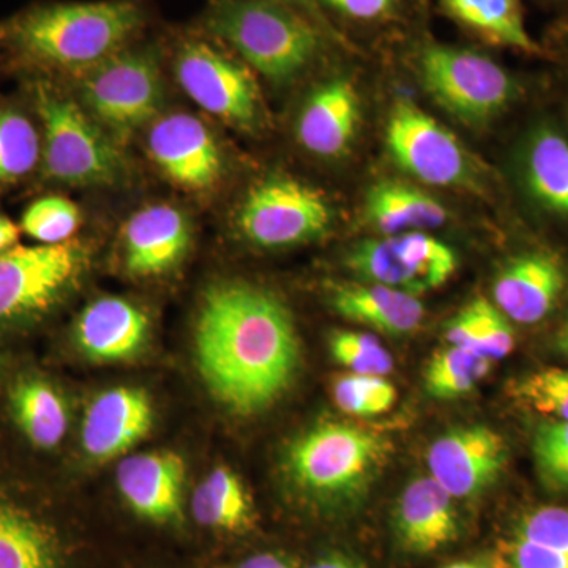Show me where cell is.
I'll return each instance as SVG.
<instances>
[{"instance_id": "obj_1", "label": "cell", "mask_w": 568, "mask_h": 568, "mask_svg": "<svg viewBox=\"0 0 568 568\" xmlns=\"http://www.w3.org/2000/svg\"><path fill=\"white\" fill-rule=\"evenodd\" d=\"M194 354L213 398L241 416L278 402L301 366L290 310L271 291L245 282L209 287L197 315Z\"/></svg>"}, {"instance_id": "obj_2", "label": "cell", "mask_w": 568, "mask_h": 568, "mask_svg": "<svg viewBox=\"0 0 568 568\" xmlns=\"http://www.w3.org/2000/svg\"><path fill=\"white\" fill-rule=\"evenodd\" d=\"M141 24L133 0L39 3L0 21V50L41 74H82L122 51Z\"/></svg>"}, {"instance_id": "obj_3", "label": "cell", "mask_w": 568, "mask_h": 568, "mask_svg": "<svg viewBox=\"0 0 568 568\" xmlns=\"http://www.w3.org/2000/svg\"><path fill=\"white\" fill-rule=\"evenodd\" d=\"M392 455L381 433L345 422H324L287 446L283 470L306 503L331 514H345L364 503Z\"/></svg>"}, {"instance_id": "obj_4", "label": "cell", "mask_w": 568, "mask_h": 568, "mask_svg": "<svg viewBox=\"0 0 568 568\" xmlns=\"http://www.w3.org/2000/svg\"><path fill=\"white\" fill-rule=\"evenodd\" d=\"M29 97L41 132L40 174L47 181L104 186L125 178L119 142L51 78H33Z\"/></svg>"}, {"instance_id": "obj_5", "label": "cell", "mask_w": 568, "mask_h": 568, "mask_svg": "<svg viewBox=\"0 0 568 568\" xmlns=\"http://www.w3.org/2000/svg\"><path fill=\"white\" fill-rule=\"evenodd\" d=\"M209 29L274 82H290L312 63L320 37L312 26L271 0H220Z\"/></svg>"}, {"instance_id": "obj_6", "label": "cell", "mask_w": 568, "mask_h": 568, "mask_svg": "<svg viewBox=\"0 0 568 568\" xmlns=\"http://www.w3.org/2000/svg\"><path fill=\"white\" fill-rule=\"evenodd\" d=\"M163 93L159 58L151 50L119 51L80 74L82 106L119 144L155 121Z\"/></svg>"}, {"instance_id": "obj_7", "label": "cell", "mask_w": 568, "mask_h": 568, "mask_svg": "<svg viewBox=\"0 0 568 568\" xmlns=\"http://www.w3.org/2000/svg\"><path fill=\"white\" fill-rule=\"evenodd\" d=\"M420 78L435 102L469 126L491 122L514 102L517 92L499 63L462 48H426L420 55Z\"/></svg>"}, {"instance_id": "obj_8", "label": "cell", "mask_w": 568, "mask_h": 568, "mask_svg": "<svg viewBox=\"0 0 568 568\" xmlns=\"http://www.w3.org/2000/svg\"><path fill=\"white\" fill-rule=\"evenodd\" d=\"M88 264L77 241L58 245H17L0 253V324L47 315L62 301Z\"/></svg>"}, {"instance_id": "obj_9", "label": "cell", "mask_w": 568, "mask_h": 568, "mask_svg": "<svg viewBox=\"0 0 568 568\" xmlns=\"http://www.w3.org/2000/svg\"><path fill=\"white\" fill-rule=\"evenodd\" d=\"M331 223V204L323 193L291 178L257 183L235 212V227L242 237L263 248L315 241Z\"/></svg>"}, {"instance_id": "obj_10", "label": "cell", "mask_w": 568, "mask_h": 568, "mask_svg": "<svg viewBox=\"0 0 568 568\" xmlns=\"http://www.w3.org/2000/svg\"><path fill=\"white\" fill-rule=\"evenodd\" d=\"M388 153L405 173L436 186L476 185L477 166L465 145L416 104H395L386 130Z\"/></svg>"}, {"instance_id": "obj_11", "label": "cell", "mask_w": 568, "mask_h": 568, "mask_svg": "<svg viewBox=\"0 0 568 568\" xmlns=\"http://www.w3.org/2000/svg\"><path fill=\"white\" fill-rule=\"evenodd\" d=\"M347 265L362 282L420 295L446 284L457 272V254L425 231L384 235L354 246Z\"/></svg>"}, {"instance_id": "obj_12", "label": "cell", "mask_w": 568, "mask_h": 568, "mask_svg": "<svg viewBox=\"0 0 568 568\" xmlns=\"http://www.w3.org/2000/svg\"><path fill=\"white\" fill-rule=\"evenodd\" d=\"M175 77L201 110L220 121L253 132L263 122L256 82L244 67L204 41H189L175 58Z\"/></svg>"}, {"instance_id": "obj_13", "label": "cell", "mask_w": 568, "mask_h": 568, "mask_svg": "<svg viewBox=\"0 0 568 568\" xmlns=\"http://www.w3.org/2000/svg\"><path fill=\"white\" fill-rule=\"evenodd\" d=\"M145 151L163 178L185 192H212L222 181V148L194 115L174 112L156 118L145 136Z\"/></svg>"}, {"instance_id": "obj_14", "label": "cell", "mask_w": 568, "mask_h": 568, "mask_svg": "<svg viewBox=\"0 0 568 568\" xmlns=\"http://www.w3.org/2000/svg\"><path fill=\"white\" fill-rule=\"evenodd\" d=\"M506 440L485 425L462 426L437 437L426 454L429 476L454 499L491 487L506 469Z\"/></svg>"}, {"instance_id": "obj_15", "label": "cell", "mask_w": 568, "mask_h": 568, "mask_svg": "<svg viewBox=\"0 0 568 568\" xmlns=\"http://www.w3.org/2000/svg\"><path fill=\"white\" fill-rule=\"evenodd\" d=\"M192 241V224L181 209L148 205L123 226V267L136 278L170 274L185 260Z\"/></svg>"}, {"instance_id": "obj_16", "label": "cell", "mask_w": 568, "mask_h": 568, "mask_svg": "<svg viewBox=\"0 0 568 568\" xmlns=\"http://www.w3.org/2000/svg\"><path fill=\"white\" fill-rule=\"evenodd\" d=\"M153 406L144 390L114 387L97 395L82 420L81 443L97 462L121 457L149 435Z\"/></svg>"}, {"instance_id": "obj_17", "label": "cell", "mask_w": 568, "mask_h": 568, "mask_svg": "<svg viewBox=\"0 0 568 568\" xmlns=\"http://www.w3.org/2000/svg\"><path fill=\"white\" fill-rule=\"evenodd\" d=\"M185 481L183 459L173 452H152L123 459L118 469L119 491L138 517L152 523L179 521Z\"/></svg>"}, {"instance_id": "obj_18", "label": "cell", "mask_w": 568, "mask_h": 568, "mask_svg": "<svg viewBox=\"0 0 568 568\" xmlns=\"http://www.w3.org/2000/svg\"><path fill=\"white\" fill-rule=\"evenodd\" d=\"M151 321L144 310L123 297L108 295L91 302L74 325V342L95 362L129 361L144 349Z\"/></svg>"}, {"instance_id": "obj_19", "label": "cell", "mask_w": 568, "mask_h": 568, "mask_svg": "<svg viewBox=\"0 0 568 568\" xmlns=\"http://www.w3.org/2000/svg\"><path fill=\"white\" fill-rule=\"evenodd\" d=\"M394 528L399 545L414 555L446 548L459 536L454 497L432 476L416 478L396 503Z\"/></svg>"}, {"instance_id": "obj_20", "label": "cell", "mask_w": 568, "mask_h": 568, "mask_svg": "<svg viewBox=\"0 0 568 568\" xmlns=\"http://www.w3.org/2000/svg\"><path fill=\"white\" fill-rule=\"evenodd\" d=\"M361 121V102L354 85L332 80L306 100L297 122V138L306 151L332 159L349 149Z\"/></svg>"}, {"instance_id": "obj_21", "label": "cell", "mask_w": 568, "mask_h": 568, "mask_svg": "<svg viewBox=\"0 0 568 568\" xmlns=\"http://www.w3.org/2000/svg\"><path fill=\"white\" fill-rule=\"evenodd\" d=\"M562 290V268L552 257L525 254L497 275L493 295L508 320L536 324L551 312Z\"/></svg>"}, {"instance_id": "obj_22", "label": "cell", "mask_w": 568, "mask_h": 568, "mask_svg": "<svg viewBox=\"0 0 568 568\" xmlns=\"http://www.w3.org/2000/svg\"><path fill=\"white\" fill-rule=\"evenodd\" d=\"M331 305L345 320L388 335L410 334L425 317L417 295L376 283L338 284L332 290Z\"/></svg>"}, {"instance_id": "obj_23", "label": "cell", "mask_w": 568, "mask_h": 568, "mask_svg": "<svg viewBox=\"0 0 568 568\" xmlns=\"http://www.w3.org/2000/svg\"><path fill=\"white\" fill-rule=\"evenodd\" d=\"M366 219L384 235L416 233L446 223L436 197L402 182H381L366 196Z\"/></svg>"}, {"instance_id": "obj_24", "label": "cell", "mask_w": 568, "mask_h": 568, "mask_svg": "<svg viewBox=\"0 0 568 568\" xmlns=\"http://www.w3.org/2000/svg\"><path fill=\"white\" fill-rule=\"evenodd\" d=\"M11 414L26 437L39 448L59 446L69 429V410L62 395L48 381L24 377L10 394Z\"/></svg>"}, {"instance_id": "obj_25", "label": "cell", "mask_w": 568, "mask_h": 568, "mask_svg": "<svg viewBox=\"0 0 568 568\" xmlns=\"http://www.w3.org/2000/svg\"><path fill=\"white\" fill-rule=\"evenodd\" d=\"M193 517L205 528L244 534L256 521L252 497L230 467H216L194 489Z\"/></svg>"}, {"instance_id": "obj_26", "label": "cell", "mask_w": 568, "mask_h": 568, "mask_svg": "<svg viewBox=\"0 0 568 568\" xmlns=\"http://www.w3.org/2000/svg\"><path fill=\"white\" fill-rule=\"evenodd\" d=\"M447 13L491 43L525 52L540 48L529 36L519 0H440Z\"/></svg>"}, {"instance_id": "obj_27", "label": "cell", "mask_w": 568, "mask_h": 568, "mask_svg": "<svg viewBox=\"0 0 568 568\" xmlns=\"http://www.w3.org/2000/svg\"><path fill=\"white\" fill-rule=\"evenodd\" d=\"M40 163L39 121L20 104L0 103V194L31 178Z\"/></svg>"}, {"instance_id": "obj_28", "label": "cell", "mask_w": 568, "mask_h": 568, "mask_svg": "<svg viewBox=\"0 0 568 568\" xmlns=\"http://www.w3.org/2000/svg\"><path fill=\"white\" fill-rule=\"evenodd\" d=\"M530 192L549 211L568 216V142L552 129L530 138L525 159Z\"/></svg>"}, {"instance_id": "obj_29", "label": "cell", "mask_w": 568, "mask_h": 568, "mask_svg": "<svg viewBox=\"0 0 568 568\" xmlns=\"http://www.w3.org/2000/svg\"><path fill=\"white\" fill-rule=\"evenodd\" d=\"M0 568H59L50 530L7 504H0Z\"/></svg>"}, {"instance_id": "obj_30", "label": "cell", "mask_w": 568, "mask_h": 568, "mask_svg": "<svg viewBox=\"0 0 568 568\" xmlns=\"http://www.w3.org/2000/svg\"><path fill=\"white\" fill-rule=\"evenodd\" d=\"M493 362L481 355L448 345L437 351L426 365V394L433 398L450 399L470 394L488 375Z\"/></svg>"}, {"instance_id": "obj_31", "label": "cell", "mask_w": 568, "mask_h": 568, "mask_svg": "<svg viewBox=\"0 0 568 568\" xmlns=\"http://www.w3.org/2000/svg\"><path fill=\"white\" fill-rule=\"evenodd\" d=\"M81 224V212L69 197L48 194L28 205L20 227L41 245H58L73 241Z\"/></svg>"}, {"instance_id": "obj_32", "label": "cell", "mask_w": 568, "mask_h": 568, "mask_svg": "<svg viewBox=\"0 0 568 568\" xmlns=\"http://www.w3.org/2000/svg\"><path fill=\"white\" fill-rule=\"evenodd\" d=\"M398 398L394 384L384 376H339L334 384L336 406L349 416L373 417L387 413Z\"/></svg>"}, {"instance_id": "obj_33", "label": "cell", "mask_w": 568, "mask_h": 568, "mask_svg": "<svg viewBox=\"0 0 568 568\" xmlns=\"http://www.w3.org/2000/svg\"><path fill=\"white\" fill-rule=\"evenodd\" d=\"M511 394L521 405L555 420H568V369L547 368L519 379Z\"/></svg>"}, {"instance_id": "obj_34", "label": "cell", "mask_w": 568, "mask_h": 568, "mask_svg": "<svg viewBox=\"0 0 568 568\" xmlns=\"http://www.w3.org/2000/svg\"><path fill=\"white\" fill-rule=\"evenodd\" d=\"M474 334V353L495 364L506 358L515 347V332L510 320L485 297L466 305Z\"/></svg>"}, {"instance_id": "obj_35", "label": "cell", "mask_w": 568, "mask_h": 568, "mask_svg": "<svg viewBox=\"0 0 568 568\" xmlns=\"http://www.w3.org/2000/svg\"><path fill=\"white\" fill-rule=\"evenodd\" d=\"M331 353L355 375L386 376L394 369V358L386 347L375 336L361 332H335Z\"/></svg>"}, {"instance_id": "obj_36", "label": "cell", "mask_w": 568, "mask_h": 568, "mask_svg": "<svg viewBox=\"0 0 568 568\" xmlns=\"http://www.w3.org/2000/svg\"><path fill=\"white\" fill-rule=\"evenodd\" d=\"M532 450L541 480L549 488L568 491V420L538 426Z\"/></svg>"}, {"instance_id": "obj_37", "label": "cell", "mask_w": 568, "mask_h": 568, "mask_svg": "<svg viewBox=\"0 0 568 568\" xmlns=\"http://www.w3.org/2000/svg\"><path fill=\"white\" fill-rule=\"evenodd\" d=\"M515 537L568 556V508L540 507L519 519Z\"/></svg>"}, {"instance_id": "obj_38", "label": "cell", "mask_w": 568, "mask_h": 568, "mask_svg": "<svg viewBox=\"0 0 568 568\" xmlns=\"http://www.w3.org/2000/svg\"><path fill=\"white\" fill-rule=\"evenodd\" d=\"M506 558L510 568H568V556L515 536Z\"/></svg>"}, {"instance_id": "obj_39", "label": "cell", "mask_w": 568, "mask_h": 568, "mask_svg": "<svg viewBox=\"0 0 568 568\" xmlns=\"http://www.w3.org/2000/svg\"><path fill=\"white\" fill-rule=\"evenodd\" d=\"M328 6L357 20H375L394 7L395 0H325Z\"/></svg>"}, {"instance_id": "obj_40", "label": "cell", "mask_w": 568, "mask_h": 568, "mask_svg": "<svg viewBox=\"0 0 568 568\" xmlns=\"http://www.w3.org/2000/svg\"><path fill=\"white\" fill-rule=\"evenodd\" d=\"M444 568H510L508 567L506 556L499 552H488V555L476 556V558L458 560Z\"/></svg>"}, {"instance_id": "obj_41", "label": "cell", "mask_w": 568, "mask_h": 568, "mask_svg": "<svg viewBox=\"0 0 568 568\" xmlns=\"http://www.w3.org/2000/svg\"><path fill=\"white\" fill-rule=\"evenodd\" d=\"M306 568H366L361 560L351 558L345 552H327L313 560Z\"/></svg>"}, {"instance_id": "obj_42", "label": "cell", "mask_w": 568, "mask_h": 568, "mask_svg": "<svg viewBox=\"0 0 568 568\" xmlns=\"http://www.w3.org/2000/svg\"><path fill=\"white\" fill-rule=\"evenodd\" d=\"M235 568H295L283 556L275 555V552H261V555L252 556L245 559L244 562L239 564Z\"/></svg>"}, {"instance_id": "obj_43", "label": "cell", "mask_w": 568, "mask_h": 568, "mask_svg": "<svg viewBox=\"0 0 568 568\" xmlns=\"http://www.w3.org/2000/svg\"><path fill=\"white\" fill-rule=\"evenodd\" d=\"M21 227L7 216L0 215V253L20 245Z\"/></svg>"}, {"instance_id": "obj_44", "label": "cell", "mask_w": 568, "mask_h": 568, "mask_svg": "<svg viewBox=\"0 0 568 568\" xmlns=\"http://www.w3.org/2000/svg\"><path fill=\"white\" fill-rule=\"evenodd\" d=\"M560 347L568 355V321L566 327H564L562 335H560Z\"/></svg>"}, {"instance_id": "obj_45", "label": "cell", "mask_w": 568, "mask_h": 568, "mask_svg": "<svg viewBox=\"0 0 568 568\" xmlns=\"http://www.w3.org/2000/svg\"><path fill=\"white\" fill-rule=\"evenodd\" d=\"M3 372H6V365H3L2 358H0V381H2Z\"/></svg>"}, {"instance_id": "obj_46", "label": "cell", "mask_w": 568, "mask_h": 568, "mask_svg": "<svg viewBox=\"0 0 568 568\" xmlns=\"http://www.w3.org/2000/svg\"><path fill=\"white\" fill-rule=\"evenodd\" d=\"M298 2H304V0H298Z\"/></svg>"}]
</instances>
